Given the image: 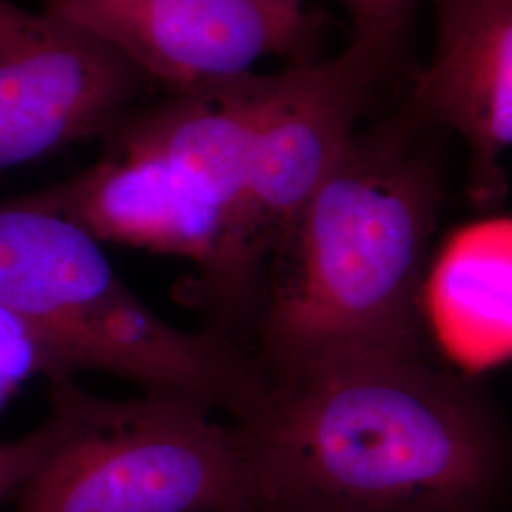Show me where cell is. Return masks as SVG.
I'll return each mask as SVG.
<instances>
[{"label": "cell", "mask_w": 512, "mask_h": 512, "mask_svg": "<svg viewBox=\"0 0 512 512\" xmlns=\"http://www.w3.org/2000/svg\"><path fill=\"white\" fill-rule=\"evenodd\" d=\"M258 512H505L512 431L427 353H349L268 376L239 425Z\"/></svg>", "instance_id": "obj_1"}, {"label": "cell", "mask_w": 512, "mask_h": 512, "mask_svg": "<svg viewBox=\"0 0 512 512\" xmlns=\"http://www.w3.org/2000/svg\"><path fill=\"white\" fill-rule=\"evenodd\" d=\"M403 103L357 129L266 275L251 351L266 378L349 353H425L439 135Z\"/></svg>", "instance_id": "obj_2"}, {"label": "cell", "mask_w": 512, "mask_h": 512, "mask_svg": "<svg viewBox=\"0 0 512 512\" xmlns=\"http://www.w3.org/2000/svg\"><path fill=\"white\" fill-rule=\"evenodd\" d=\"M0 304L71 370L124 378L143 393L260 414L268 380L255 353L213 330L173 327L129 289L93 238L38 192L0 200Z\"/></svg>", "instance_id": "obj_3"}, {"label": "cell", "mask_w": 512, "mask_h": 512, "mask_svg": "<svg viewBox=\"0 0 512 512\" xmlns=\"http://www.w3.org/2000/svg\"><path fill=\"white\" fill-rule=\"evenodd\" d=\"M57 439L14 512H258L238 423L184 399L48 384Z\"/></svg>", "instance_id": "obj_4"}, {"label": "cell", "mask_w": 512, "mask_h": 512, "mask_svg": "<svg viewBox=\"0 0 512 512\" xmlns=\"http://www.w3.org/2000/svg\"><path fill=\"white\" fill-rule=\"evenodd\" d=\"M408 63V54L349 44L334 59L277 73L238 207L211 264L184 291L215 317L209 330L243 346L253 340L274 256L382 90L408 74Z\"/></svg>", "instance_id": "obj_5"}, {"label": "cell", "mask_w": 512, "mask_h": 512, "mask_svg": "<svg viewBox=\"0 0 512 512\" xmlns=\"http://www.w3.org/2000/svg\"><path fill=\"white\" fill-rule=\"evenodd\" d=\"M145 80L73 19L0 0V171L107 137L133 112Z\"/></svg>", "instance_id": "obj_6"}, {"label": "cell", "mask_w": 512, "mask_h": 512, "mask_svg": "<svg viewBox=\"0 0 512 512\" xmlns=\"http://www.w3.org/2000/svg\"><path fill=\"white\" fill-rule=\"evenodd\" d=\"M42 2L175 90L249 74L268 55L306 63L323 29L319 16L279 12L256 0Z\"/></svg>", "instance_id": "obj_7"}, {"label": "cell", "mask_w": 512, "mask_h": 512, "mask_svg": "<svg viewBox=\"0 0 512 512\" xmlns=\"http://www.w3.org/2000/svg\"><path fill=\"white\" fill-rule=\"evenodd\" d=\"M435 46L410 76L403 105L454 131L469 154L467 196L490 209L507 194L501 164L512 147V0H431Z\"/></svg>", "instance_id": "obj_8"}, {"label": "cell", "mask_w": 512, "mask_h": 512, "mask_svg": "<svg viewBox=\"0 0 512 512\" xmlns=\"http://www.w3.org/2000/svg\"><path fill=\"white\" fill-rule=\"evenodd\" d=\"M275 86L277 74L249 73L179 88L160 105L133 110L105 139L109 150L169 165L219 207L226 228L247 181Z\"/></svg>", "instance_id": "obj_9"}, {"label": "cell", "mask_w": 512, "mask_h": 512, "mask_svg": "<svg viewBox=\"0 0 512 512\" xmlns=\"http://www.w3.org/2000/svg\"><path fill=\"white\" fill-rule=\"evenodd\" d=\"M40 194L101 243L188 258L200 272L211 264L224 230L222 211L196 186L164 162L137 154L109 150Z\"/></svg>", "instance_id": "obj_10"}, {"label": "cell", "mask_w": 512, "mask_h": 512, "mask_svg": "<svg viewBox=\"0 0 512 512\" xmlns=\"http://www.w3.org/2000/svg\"><path fill=\"white\" fill-rule=\"evenodd\" d=\"M37 376L50 384L74 374L37 330L0 304V416L19 389Z\"/></svg>", "instance_id": "obj_11"}, {"label": "cell", "mask_w": 512, "mask_h": 512, "mask_svg": "<svg viewBox=\"0 0 512 512\" xmlns=\"http://www.w3.org/2000/svg\"><path fill=\"white\" fill-rule=\"evenodd\" d=\"M57 439V421L48 418L35 431L16 440L0 442V505L16 497L27 480L35 475Z\"/></svg>", "instance_id": "obj_12"}, {"label": "cell", "mask_w": 512, "mask_h": 512, "mask_svg": "<svg viewBox=\"0 0 512 512\" xmlns=\"http://www.w3.org/2000/svg\"><path fill=\"white\" fill-rule=\"evenodd\" d=\"M264 6H270L279 12H289V14H302L304 12V0H256Z\"/></svg>", "instance_id": "obj_13"}]
</instances>
